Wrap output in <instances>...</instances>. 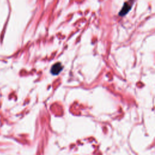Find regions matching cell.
<instances>
[{
  "label": "cell",
  "mask_w": 155,
  "mask_h": 155,
  "mask_svg": "<svg viewBox=\"0 0 155 155\" xmlns=\"http://www.w3.org/2000/svg\"><path fill=\"white\" fill-rule=\"evenodd\" d=\"M134 2V1H131L125 2L122 8L119 12V16H124L125 15H127L131 10Z\"/></svg>",
  "instance_id": "obj_1"
},
{
  "label": "cell",
  "mask_w": 155,
  "mask_h": 155,
  "mask_svg": "<svg viewBox=\"0 0 155 155\" xmlns=\"http://www.w3.org/2000/svg\"><path fill=\"white\" fill-rule=\"evenodd\" d=\"M63 70V66L61 62H56L53 64L50 68V73L52 75H58Z\"/></svg>",
  "instance_id": "obj_2"
}]
</instances>
